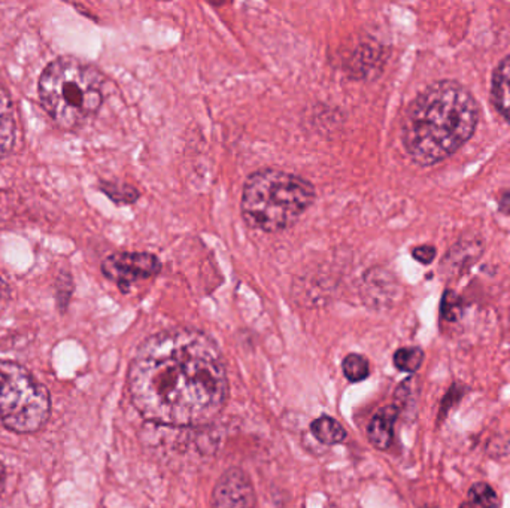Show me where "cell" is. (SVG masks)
Instances as JSON below:
<instances>
[{
    "instance_id": "cell-1",
    "label": "cell",
    "mask_w": 510,
    "mask_h": 508,
    "mask_svg": "<svg viewBox=\"0 0 510 508\" xmlns=\"http://www.w3.org/2000/svg\"><path fill=\"white\" fill-rule=\"evenodd\" d=\"M133 406L151 422L194 426L209 422L227 401L221 351L194 328L157 332L138 348L128 370Z\"/></svg>"
},
{
    "instance_id": "cell-2",
    "label": "cell",
    "mask_w": 510,
    "mask_h": 508,
    "mask_svg": "<svg viewBox=\"0 0 510 508\" xmlns=\"http://www.w3.org/2000/svg\"><path fill=\"white\" fill-rule=\"evenodd\" d=\"M477 103L458 82H434L409 105L402 142L412 161L434 166L457 152L474 136Z\"/></svg>"
},
{
    "instance_id": "cell-3",
    "label": "cell",
    "mask_w": 510,
    "mask_h": 508,
    "mask_svg": "<svg viewBox=\"0 0 510 508\" xmlns=\"http://www.w3.org/2000/svg\"><path fill=\"white\" fill-rule=\"evenodd\" d=\"M317 198L308 179L280 168H264L245 180L240 212L248 227L280 233L301 219Z\"/></svg>"
},
{
    "instance_id": "cell-4",
    "label": "cell",
    "mask_w": 510,
    "mask_h": 508,
    "mask_svg": "<svg viewBox=\"0 0 510 508\" xmlns=\"http://www.w3.org/2000/svg\"><path fill=\"white\" fill-rule=\"evenodd\" d=\"M105 78L78 58L60 57L39 78V98L46 114L63 130H75L93 118L103 103Z\"/></svg>"
},
{
    "instance_id": "cell-5",
    "label": "cell",
    "mask_w": 510,
    "mask_h": 508,
    "mask_svg": "<svg viewBox=\"0 0 510 508\" xmlns=\"http://www.w3.org/2000/svg\"><path fill=\"white\" fill-rule=\"evenodd\" d=\"M50 413V391L23 365L0 360V422L17 434H30L46 425Z\"/></svg>"
},
{
    "instance_id": "cell-6",
    "label": "cell",
    "mask_w": 510,
    "mask_h": 508,
    "mask_svg": "<svg viewBox=\"0 0 510 508\" xmlns=\"http://www.w3.org/2000/svg\"><path fill=\"white\" fill-rule=\"evenodd\" d=\"M160 270V259L149 252H116L102 262L105 278L117 283L123 292L130 291L133 283L156 278Z\"/></svg>"
},
{
    "instance_id": "cell-7",
    "label": "cell",
    "mask_w": 510,
    "mask_h": 508,
    "mask_svg": "<svg viewBox=\"0 0 510 508\" xmlns=\"http://www.w3.org/2000/svg\"><path fill=\"white\" fill-rule=\"evenodd\" d=\"M212 508H257L254 486L247 472L230 468L219 477L212 493Z\"/></svg>"
},
{
    "instance_id": "cell-8",
    "label": "cell",
    "mask_w": 510,
    "mask_h": 508,
    "mask_svg": "<svg viewBox=\"0 0 510 508\" xmlns=\"http://www.w3.org/2000/svg\"><path fill=\"white\" fill-rule=\"evenodd\" d=\"M399 418V407L387 406L379 410L367 426L369 442L379 451H387L394 439V423Z\"/></svg>"
},
{
    "instance_id": "cell-9",
    "label": "cell",
    "mask_w": 510,
    "mask_h": 508,
    "mask_svg": "<svg viewBox=\"0 0 510 508\" xmlns=\"http://www.w3.org/2000/svg\"><path fill=\"white\" fill-rule=\"evenodd\" d=\"M17 136V124L14 118L13 100L8 91L0 86V158L8 156Z\"/></svg>"
},
{
    "instance_id": "cell-10",
    "label": "cell",
    "mask_w": 510,
    "mask_h": 508,
    "mask_svg": "<svg viewBox=\"0 0 510 508\" xmlns=\"http://www.w3.org/2000/svg\"><path fill=\"white\" fill-rule=\"evenodd\" d=\"M493 100L498 112L510 124V56H507L494 72Z\"/></svg>"
},
{
    "instance_id": "cell-11",
    "label": "cell",
    "mask_w": 510,
    "mask_h": 508,
    "mask_svg": "<svg viewBox=\"0 0 510 508\" xmlns=\"http://www.w3.org/2000/svg\"><path fill=\"white\" fill-rule=\"evenodd\" d=\"M311 431L318 442L327 444V446L341 444L346 440L345 428L336 419L330 418V416L315 419L311 423Z\"/></svg>"
},
{
    "instance_id": "cell-12",
    "label": "cell",
    "mask_w": 510,
    "mask_h": 508,
    "mask_svg": "<svg viewBox=\"0 0 510 508\" xmlns=\"http://www.w3.org/2000/svg\"><path fill=\"white\" fill-rule=\"evenodd\" d=\"M381 53L382 49L381 46H362L357 49L352 66H351V72H357V78H364L366 75L372 74L378 63L381 62Z\"/></svg>"
},
{
    "instance_id": "cell-13",
    "label": "cell",
    "mask_w": 510,
    "mask_h": 508,
    "mask_svg": "<svg viewBox=\"0 0 510 508\" xmlns=\"http://www.w3.org/2000/svg\"><path fill=\"white\" fill-rule=\"evenodd\" d=\"M424 362V351L416 346L402 348L394 353V365L404 373H416Z\"/></svg>"
},
{
    "instance_id": "cell-14",
    "label": "cell",
    "mask_w": 510,
    "mask_h": 508,
    "mask_svg": "<svg viewBox=\"0 0 510 508\" xmlns=\"http://www.w3.org/2000/svg\"><path fill=\"white\" fill-rule=\"evenodd\" d=\"M469 503L474 508H500V498L490 484L479 482L469 491Z\"/></svg>"
},
{
    "instance_id": "cell-15",
    "label": "cell",
    "mask_w": 510,
    "mask_h": 508,
    "mask_svg": "<svg viewBox=\"0 0 510 508\" xmlns=\"http://www.w3.org/2000/svg\"><path fill=\"white\" fill-rule=\"evenodd\" d=\"M100 189L117 205H132L139 198V191L128 184L100 182Z\"/></svg>"
},
{
    "instance_id": "cell-16",
    "label": "cell",
    "mask_w": 510,
    "mask_h": 508,
    "mask_svg": "<svg viewBox=\"0 0 510 508\" xmlns=\"http://www.w3.org/2000/svg\"><path fill=\"white\" fill-rule=\"evenodd\" d=\"M342 370L350 381H362L371 373L369 361L358 353H350L342 362Z\"/></svg>"
},
{
    "instance_id": "cell-17",
    "label": "cell",
    "mask_w": 510,
    "mask_h": 508,
    "mask_svg": "<svg viewBox=\"0 0 510 508\" xmlns=\"http://www.w3.org/2000/svg\"><path fill=\"white\" fill-rule=\"evenodd\" d=\"M463 300L457 292L446 291L442 299L441 313L442 318L448 322H455L463 316Z\"/></svg>"
},
{
    "instance_id": "cell-18",
    "label": "cell",
    "mask_w": 510,
    "mask_h": 508,
    "mask_svg": "<svg viewBox=\"0 0 510 508\" xmlns=\"http://www.w3.org/2000/svg\"><path fill=\"white\" fill-rule=\"evenodd\" d=\"M412 257L416 261H420L421 264L427 266V264L433 262V259H436V248L428 245L418 246V248L412 250Z\"/></svg>"
},
{
    "instance_id": "cell-19",
    "label": "cell",
    "mask_w": 510,
    "mask_h": 508,
    "mask_svg": "<svg viewBox=\"0 0 510 508\" xmlns=\"http://www.w3.org/2000/svg\"><path fill=\"white\" fill-rule=\"evenodd\" d=\"M498 208L505 213H510V191L503 193L498 197Z\"/></svg>"
},
{
    "instance_id": "cell-20",
    "label": "cell",
    "mask_w": 510,
    "mask_h": 508,
    "mask_svg": "<svg viewBox=\"0 0 510 508\" xmlns=\"http://www.w3.org/2000/svg\"><path fill=\"white\" fill-rule=\"evenodd\" d=\"M5 479H6V472H5V467L0 463V493L5 488Z\"/></svg>"
},
{
    "instance_id": "cell-21",
    "label": "cell",
    "mask_w": 510,
    "mask_h": 508,
    "mask_svg": "<svg viewBox=\"0 0 510 508\" xmlns=\"http://www.w3.org/2000/svg\"><path fill=\"white\" fill-rule=\"evenodd\" d=\"M460 508H474V505L470 504V503H464V504H461Z\"/></svg>"
},
{
    "instance_id": "cell-22",
    "label": "cell",
    "mask_w": 510,
    "mask_h": 508,
    "mask_svg": "<svg viewBox=\"0 0 510 508\" xmlns=\"http://www.w3.org/2000/svg\"><path fill=\"white\" fill-rule=\"evenodd\" d=\"M421 508H433V507H427V505H425V507H421Z\"/></svg>"
}]
</instances>
